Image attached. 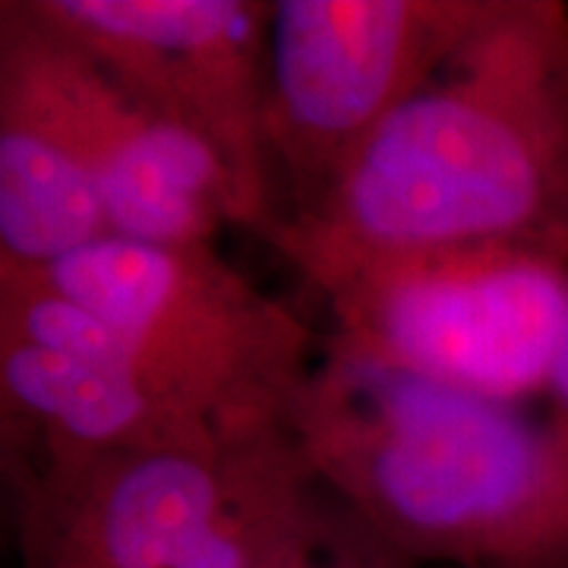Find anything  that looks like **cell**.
I'll return each instance as SVG.
<instances>
[{
  "label": "cell",
  "mask_w": 568,
  "mask_h": 568,
  "mask_svg": "<svg viewBox=\"0 0 568 568\" xmlns=\"http://www.w3.org/2000/svg\"><path fill=\"white\" fill-rule=\"evenodd\" d=\"M549 433L552 439H568V313H566V328H562V342H559V354H556V364L549 373Z\"/></svg>",
  "instance_id": "cell-14"
},
{
  "label": "cell",
  "mask_w": 568,
  "mask_h": 568,
  "mask_svg": "<svg viewBox=\"0 0 568 568\" xmlns=\"http://www.w3.org/2000/svg\"><path fill=\"white\" fill-rule=\"evenodd\" d=\"M287 452V433L222 452L48 455L3 443L17 562L178 568Z\"/></svg>",
  "instance_id": "cell-6"
},
{
  "label": "cell",
  "mask_w": 568,
  "mask_h": 568,
  "mask_svg": "<svg viewBox=\"0 0 568 568\" xmlns=\"http://www.w3.org/2000/svg\"><path fill=\"white\" fill-rule=\"evenodd\" d=\"M559 452V493L534 568H568V439H552Z\"/></svg>",
  "instance_id": "cell-13"
},
{
  "label": "cell",
  "mask_w": 568,
  "mask_h": 568,
  "mask_svg": "<svg viewBox=\"0 0 568 568\" xmlns=\"http://www.w3.org/2000/svg\"><path fill=\"white\" fill-rule=\"evenodd\" d=\"M0 388L3 443L48 455L237 448L164 402L121 332L32 265L0 263Z\"/></svg>",
  "instance_id": "cell-8"
},
{
  "label": "cell",
  "mask_w": 568,
  "mask_h": 568,
  "mask_svg": "<svg viewBox=\"0 0 568 568\" xmlns=\"http://www.w3.org/2000/svg\"><path fill=\"white\" fill-rule=\"evenodd\" d=\"M328 297L335 338L436 383L518 405L547 392L568 263L530 246L452 244L294 260Z\"/></svg>",
  "instance_id": "cell-4"
},
{
  "label": "cell",
  "mask_w": 568,
  "mask_h": 568,
  "mask_svg": "<svg viewBox=\"0 0 568 568\" xmlns=\"http://www.w3.org/2000/svg\"><path fill=\"white\" fill-rule=\"evenodd\" d=\"M111 237L102 193L61 118L0 58V263L48 268Z\"/></svg>",
  "instance_id": "cell-10"
},
{
  "label": "cell",
  "mask_w": 568,
  "mask_h": 568,
  "mask_svg": "<svg viewBox=\"0 0 568 568\" xmlns=\"http://www.w3.org/2000/svg\"><path fill=\"white\" fill-rule=\"evenodd\" d=\"M284 433L313 484L414 566H537L559 452L518 405L328 338Z\"/></svg>",
  "instance_id": "cell-2"
},
{
  "label": "cell",
  "mask_w": 568,
  "mask_h": 568,
  "mask_svg": "<svg viewBox=\"0 0 568 568\" xmlns=\"http://www.w3.org/2000/svg\"><path fill=\"white\" fill-rule=\"evenodd\" d=\"M126 95L190 130L234 183L237 224L268 231L265 44L272 3L256 0H32Z\"/></svg>",
  "instance_id": "cell-7"
},
{
  "label": "cell",
  "mask_w": 568,
  "mask_h": 568,
  "mask_svg": "<svg viewBox=\"0 0 568 568\" xmlns=\"http://www.w3.org/2000/svg\"><path fill=\"white\" fill-rule=\"evenodd\" d=\"M0 58L39 85L102 193L111 237L209 246L237 224L234 183L200 136L126 95L32 0L0 3Z\"/></svg>",
  "instance_id": "cell-9"
},
{
  "label": "cell",
  "mask_w": 568,
  "mask_h": 568,
  "mask_svg": "<svg viewBox=\"0 0 568 568\" xmlns=\"http://www.w3.org/2000/svg\"><path fill=\"white\" fill-rule=\"evenodd\" d=\"M310 484L313 477L306 474L297 448L291 446L278 467L178 568H256L265 544L282 528V521L301 503Z\"/></svg>",
  "instance_id": "cell-12"
},
{
  "label": "cell",
  "mask_w": 568,
  "mask_h": 568,
  "mask_svg": "<svg viewBox=\"0 0 568 568\" xmlns=\"http://www.w3.org/2000/svg\"><path fill=\"white\" fill-rule=\"evenodd\" d=\"M44 275L114 325L145 383L224 443L282 436L313 369L310 332L215 246L104 237L48 265Z\"/></svg>",
  "instance_id": "cell-3"
},
{
  "label": "cell",
  "mask_w": 568,
  "mask_h": 568,
  "mask_svg": "<svg viewBox=\"0 0 568 568\" xmlns=\"http://www.w3.org/2000/svg\"><path fill=\"white\" fill-rule=\"evenodd\" d=\"M256 568H420L354 521L323 487L310 484Z\"/></svg>",
  "instance_id": "cell-11"
},
{
  "label": "cell",
  "mask_w": 568,
  "mask_h": 568,
  "mask_svg": "<svg viewBox=\"0 0 568 568\" xmlns=\"http://www.w3.org/2000/svg\"><path fill=\"white\" fill-rule=\"evenodd\" d=\"M499 0H278L265 44V145L294 215H313L376 130Z\"/></svg>",
  "instance_id": "cell-5"
},
{
  "label": "cell",
  "mask_w": 568,
  "mask_h": 568,
  "mask_svg": "<svg viewBox=\"0 0 568 568\" xmlns=\"http://www.w3.org/2000/svg\"><path fill=\"white\" fill-rule=\"evenodd\" d=\"M284 256L511 244L568 263V7L499 0L388 118L323 205L265 237Z\"/></svg>",
  "instance_id": "cell-1"
}]
</instances>
